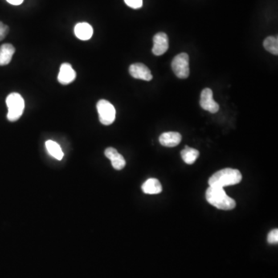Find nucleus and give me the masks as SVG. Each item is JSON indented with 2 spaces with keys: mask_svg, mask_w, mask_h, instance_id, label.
<instances>
[{
  "mask_svg": "<svg viewBox=\"0 0 278 278\" xmlns=\"http://www.w3.org/2000/svg\"><path fill=\"white\" fill-rule=\"evenodd\" d=\"M206 200L212 206L222 210H231L236 207L234 199L228 197L223 188H208L206 193Z\"/></svg>",
  "mask_w": 278,
  "mask_h": 278,
  "instance_id": "f03ea898",
  "label": "nucleus"
},
{
  "mask_svg": "<svg viewBox=\"0 0 278 278\" xmlns=\"http://www.w3.org/2000/svg\"><path fill=\"white\" fill-rule=\"evenodd\" d=\"M124 2L127 4V6L132 9H139L142 6V0H124Z\"/></svg>",
  "mask_w": 278,
  "mask_h": 278,
  "instance_id": "6ab92c4d",
  "label": "nucleus"
},
{
  "mask_svg": "<svg viewBox=\"0 0 278 278\" xmlns=\"http://www.w3.org/2000/svg\"><path fill=\"white\" fill-rule=\"evenodd\" d=\"M172 69L177 78L185 79L189 76V58L185 53L178 54L172 62Z\"/></svg>",
  "mask_w": 278,
  "mask_h": 278,
  "instance_id": "39448f33",
  "label": "nucleus"
},
{
  "mask_svg": "<svg viewBox=\"0 0 278 278\" xmlns=\"http://www.w3.org/2000/svg\"><path fill=\"white\" fill-rule=\"evenodd\" d=\"M76 77V72L70 63H64L60 66L58 80L62 85H67L72 83Z\"/></svg>",
  "mask_w": 278,
  "mask_h": 278,
  "instance_id": "1a4fd4ad",
  "label": "nucleus"
},
{
  "mask_svg": "<svg viewBox=\"0 0 278 278\" xmlns=\"http://www.w3.org/2000/svg\"><path fill=\"white\" fill-rule=\"evenodd\" d=\"M141 189L145 194H159L162 191V186L159 180L152 178L143 183Z\"/></svg>",
  "mask_w": 278,
  "mask_h": 278,
  "instance_id": "4468645a",
  "label": "nucleus"
},
{
  "mask_svg": "<svg viewBox=\"0 0 278 278\" xmlns=\"http://www.w3.org/2000/svg\"><path fill=\"white\" fill-rule=\"evenodd\" d=\"M9 4L11 5H14V6H18V5H20L23 0H6Z\"/></svg>",
  "mask_w": 278,
  "mask_h": 278,
  "instance_id": "412c9836",
  "label": "nucleus"
},
{
  "mask_svg": "<svg viewBox=\"0 0 278 278\" xmlns=\"http://www.w3.org/2000/svg\"><path fill=\"white\" fill-rule=\"evenodd\" d=\"M199 156V152L196 148L185 146L183 150L181 152V156L185 163L192 165L197 161V158Z\"/></svg>",
  "mask_w": 278,
  "mask_h": 278,
  "instance_id": "2eb2a0df",
  "label": "nucleus"
},
{
  "mask_svg": "<svg viewBox=\"0 0 278 278\" xmlns=\"http://www.w3.org/2000/svg\"><path fill=\"white\" fill-rule=\"evenodd\" d=\"M74 34L78 39L88 40L93 35V28L87 22H79L74 27Z\"/></svg>",
  "mask_w": 278,
  "mask_h": 278,
  "instance_id": "f8f14e48",
  "label": "nucleus"
},
{
  "mask_svg": "<svg viewBox=\"0 0 278 278\" xmlns=\"http://www.w3.org/2000/svg\"><path fill=\"white\" fill-rule=\"evenodd\" d=\"M267 242L271 244H277L278 243V230H271L267 236Z\"/></svg>",
  "mask_w": 278,
  "mask_h": 278,
  "instance_id": "a211bd4d",
  "label": "nucleus"
},
{
  "mask_svg": "<svg viewBox=\"0 0 278 278\" xmlns=\"http://www.w3.org/2000/svg\"><path fill=\"white\" fill-rule=\"evenodd\" d=\"M46 148L49 154L53 156L56 159L61 160L63 159V151L58 143L52 141V140H48V141H46Z\"/></svg>",
  "mask_w": 278,
  "mask_h": 278,
  "instance_id": "dca6fc26",
  "label": "nucleus"
},
{
  "mask_svg": "<svg viewBox=\"0 0 278 278\" xmlns=\"http://www.w3.org/2000/svg\"><path fill=\"white\" fill-rule=\"evenodd\" d=\"M200 106L210 113L215 114L219 111V104L213 99V91L210 88H205L201 93Z\"/></svg>",
  "mask_w": 278,
  "mask_h": 278,
  "instance_id": "423d86ee",
  "label": "nucleus"
},
{
  "mask_svg": "<svg viewBox=\"0 0 278 278\" xmlns=\"http://www.w3.org/2000/svg\"><path fill=\"white\" fill-rule=\"evenodd\" d=\"M129 73L132 78L145 81H150L153 78L150 70L147 66L141 63H136L131 65L129 67Z\"/></svg>",
  "mask_w": 278,
  "mask_h": 278,
  "instance_id": "0eeeda50",
  "label": "nucleus"
},
{
  "mask_svg": "<svg viewBox=\"0 0 278 278\" xmlns=\"http://www.w3.org/2000/svg\"><path fill=\"white\" fill-rule=\"evenodd\" d=\"M15 52V47L10 43H5L0 46V66L9 64Z\"/></svg>",
  "mask_w": 278,
  "mask_h": 278,
  "instance_id": "ddd939ff",
  "label": "nucleus"
},
{
  "mask_svg": "<svg viewBox=\"0 0 278 278\" xmlns=\"http://www.w3.org/2000/svg\"><path fill=\"white\" fill-rule=\"evenodd\" d=\"M97 110L99 112V120L104 125H110L115 121L116 111L113 104L108 100H99L97 104Z\"/></svg>",
  "mask_w": 278,
  "mask_h": 278,
  "instance_id": "20e7f679",
  "label": "nucleus"
},
{
  "mask_svg": "<svg viewBox=\"0 0 278 278\" xmlns=\"http://www.w3.org/2000/svg\"><path fill=\"white\" fill-rule=\"evenodd\" d=\"M152 53L156 56H161L169 49V38L165 33H158L153 37Z\"/></svg>",
  "mask_w": 278,
  "mask_h": 278,
  "instance_id": "6e6552de",
  "label": "nucleus"
},
{
  "mask_svg": "<svg viewBox=\"0 0 278 278\" xmlns=\"http://www.w3.org/2000/svg\"><path fill=\"white\" fill-rule=\"evenodd\" d=\"M263 46L266 50L274 55L278 54V37H268L263 42Z\"/></svg>",
  "mask_w": 278,
  "mask_h": 278,
  "instance_id": "f3484780",
  "label": "nucleus"
},
{
  "mask_svg": "<svg viewBox=\"0 0 278 278\" xmlns=\"http://www.w3.org/2000/svg\"><path fill=\"white\" fill-rule=\"evenodd\" d=\"M8 108L7 119L11 122L20 119L25 108V102L22 97L18 93H11L6 98Z\"/></svg>",
  "mask_w": 278,
  "mask_h": 278,
  "instance_id": "7ed1b4c3",
  "label": "nucleus"
},
{
  "mask_svg": "<svg viewBox=\"0 0 278 278\" xmlns=\"http://www.w3.org/2000/svg\"><path fill=\"white\" fill-rule=\"evenodd\" d=\"M106 157L111 160V165L116 170H121L126 165V161L120 153L115 148H108L104 151Z\"/></svg>",
  "mask_w": 278,
  "mask_h": 278,
  "instance_id": "9d476101",
  "label": "nucleus"
},
{
  "mask_svg": "<svg viewBox=\"0 0 278 278\" xmlns=\"http://www.w3.org/2000/svg\"><path fill=\"white\" fill-rule=\"evenodd\" d=\"M181 141H182V136L179 132H165L161 134L159 137L160 144L169 148L177 146Z\"/></svg>",
  "mask_w": 278,
  "mask_h": 278,
  "instance_id": "9b49d317",
  "label": "nucleus"
},
{
  "mask_svg": "<svg viewBox=\"0 0 278 278\" xmlns=\"http://www.w3.org/2000/svg\"><path fill=\"white\" fill-rule=\"evenodd\" d=\"M9 28L7 25L4 24L3 22H0V41L3 40L5 37L9 33Z\"/></svg>",
  "mask_w": 278,
  "mask_h": 278,
  "instance_id": "aec40b11",
  "label": "nucleus"
},
{
  "mask_svg": "<svg viewBox=\"0 0 278 278\" xmlns=\"http://www.w3.org/2000/svg\"><path fill=\"white\" fill-rule=\"evenodd\" d=\"M241 180L242 175L239 170L226 168L214 173L209 179V185L211 187L224 188L239 183Z\"/></svg>",
  "mask_w": 278,
  "mask_h": 278,
  "instance_id": "f257e3e1",
  "label": "nucleus"
}]
</instances>
